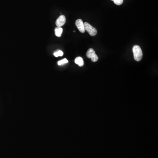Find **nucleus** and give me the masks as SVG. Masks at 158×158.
<instances>
[{
  "label": "nucleus",
  "mask_w": 158,
  "mask_h": 158,
  "mask_svg": "<svg viewBox=\"0 0 158 158\" xmlns=\"http://www.w3.org/2000/svg\"><path fill=\"white\" fill-rule=\"evenodd\" d=\"M134 59L136 61H139L143 57V53L140 47L138 45H134L133 48Z\"/></svg>",
  "instance_id": "nucleus-1"
},
{
  "label": "nucleus",
  "mask_w": 158,
  "mask_h": 158,
  "mask_svg": "<svg viewBox=\"0 0 158 158\" xmlns=\"http://www.w3.org/2000/svg\"><path fill=\"white\" fill-rule=\"evenodd\" d=\"M84 24L85 31L88 32V33L91 36H95L97 34V30L95 27L90 25L89 23L85 22L84 23Z\"/></svg>",
  "instance_id": "nucleus-2"
},
{
  "label": "nucleus",
  "mask_w": 158,
  "mask_h": 158,
  "mask_svg": "<svg viewBox=\"0 0 158 158\" xmlns=\"http://www.w3.org/2000/svg\"><path fill=\"white\" fill-rule=\"evenodd\" d=\"M86 55L89 59H91L93 62H96L99 60V57L93 49H89L88 50Z\"/></svg>",
  "instance_id": "nucleus-3"
},
{
  "label": "nucleus",
  "mask_w": 158,
  "mask_h": 158,
  "mask_svg": "<svg viewBox=\"0 0 158 158\" xmlns=\"http://www.w3.org/2000/svg\"><path fill=\"white\" fill-rule=\"evenodd\" d=\"M66 22V19L65 16L64 15H61L56 20L55 24L57 27H60L63 26Z\"/></svg>",
  "instance_id": "nucleus-4"
},
{
  "label": "nucleus",
  "mask_w": 158,
  "mask_h": 158,
  "mask_svg": "<svg viewBox=\"0 0 158 158\" xmlns=\"http://www.w3.org/2000/svg\"><path fill=\"white\" fill-rule=\"evenodd\" d=\"M75 24L77 28H78V30L81 33H84L85 32V30L84 23H83V21L82 20H80V19H78V20H76V21Z\"/></svg>",
  "instance_id": "nucleus-5"
},
{
  "label": "nucleus",
  "mask_w": 158,
  "mask_h": 158,
  "mask_svg": "<svg viewBox=\"0 0 158 158\" xmlns=\"http://www.w3.org/2000/svg\"><path fill=\"white\" fill-rule=\"evenodd\" d=\"M75 63L79 66L82 67L84 65V61L83 58L81 57H77L75 59Z\"/></svg>",
  "instance_id": "nucleus-6"
},
{
  "label": "nucleus",
  "mask_w": 158,
  "mask_h": 158,
  "mask_svg": "<svg viewBox=\"0 0 158 158\" xmlns=\"http://www.w3.org/2000/svg\"><path fill=\"white\" fill-rule=\"evenodd\" d=\"M62 32H63V29L61 27H57L55 30V34L57 37H60L61 36Z\"/></svg>",
  "instance_id": "nucleus-7"
},
{
  "label": "nucleus",
  "mask_w": 158,
  "mask_h": 158,
  "mask_svg": "<svg viewBox=\"0 0 158 158\" xmlns=\"http://www.w3.org/2000/svg\"><path fill=\"white\" fill-rule=\"evenodd\" d=\"M63 55V52L61 51L58 50L54 53V55L55 57H58L59 56H62Z\"/></svg>",
  "instance_id": "nucleus-8"
},
{
  "label": "nucleus",
  "mask_w": 158,
  "mask_h": 158,
  "mask_svg": "<svg viewBox=\"0 0 158 158\" xmlns=\"http://www.w3.org/2000/svg\"><path fill=\"white\" fill-rule=\"evenodd\" d=\"M68 60L66 59H64L58 61V64L59 65H63L65 64H66V63H68Z\"/></svg>",
  "instance_id": "nucleus-9"
},
{
  "label": "nucleus",
  "mask_w": 158,
  "mask_h": 158,
  "mask_svg": "<svg viewBox=\"0 0 158 158\" xmlns=\"http://www.w3.org/2000/svg\"><path fill=\"white\" fill-rule=\"evenodd\" d=\"M124 0H114L113 2L117 5H120L123 4Z\"/></svg>",
  "instance_id": "nucleus-10"
},
{
  "label": "nucleus",
  "mask_w": 158,
  "mask_h": 158,
  "mask_svg": "<svg viewBox=\"0 0 158 158\" xmlns=\"http://www.w3.org/2000/svg\"><path fill=\"white\" fill-rule=\"evenodd\" d=\"M111 1H113L114 0H111Z\"/></svg>",
  "instance_id": "nucleus-11"
}]
</instances>
